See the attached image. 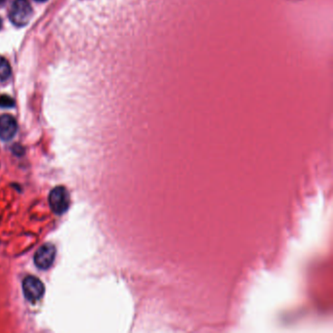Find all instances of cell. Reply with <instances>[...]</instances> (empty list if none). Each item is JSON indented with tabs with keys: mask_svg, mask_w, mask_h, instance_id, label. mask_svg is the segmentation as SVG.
<instances>
[{
	"mask_svg": "<svg viewBox=\"0 0 333 333\" xmlns=\"http://www.w3.org/2000/svg\"><path fill=\"white\" fill-rule=\"evenodd\" d=\"M33 17V8L28 0H16L9 11L10 21L17 27L27 26Z\"/></svg>",
	"mask_w": 333,
	"mask_h": 333,
	"instance_id": "cell-1",
	"label": "cell"
},
{
	"mask_svg": "<svg viewBox=\"0 0 333 333\" xmlns=\"http://www.w3.org/2000/svg\"><path fill=\"white\" fill-rule=\"evenodd\" d=\"M23 292L29 301L35 303L43 297L45 287L40 280L36 277L29 276L23 281Z\"/></svg>",
	"mask_w": 333,
	"mask_h": 333,
	"instance_id": "cell-3",
	"label": "cell"
},
{
	"mask_svg": "<svg viewBox=\"0 0 333 333\" xmlns=\"http://www.w3.org/2000/svg\"><path fill=\"white\" fill-rule=\"evenodd\" d=\"M56 258V247L52 243H45L37 249L35 254V264L40 270H48Z\"/></svg>",
	"mask_w": 333,
	"mask_h": 333,
	"instance_id": "cell-4",
	"label": "cell"
},
{
	"mask_svg": "<svg viewBox=\"0 0 333 333\" xmlns=\"http://www.w3.org/2000/svg\"><path fill=\"white\" fill-rule=\"evenodd\" d=\"M11 75V67L8 61L0 56V81H4L8 79Z\"/></svg>",
	"mask_w": 333,
	"mask_h": 333,
	"instance_id": "cell-6",
	"label": "cell"
},
{
	"mask_svg": "<svg viewBox=\"0 0 333 333\" xmlns=\"http://www.w3.org/2000/svg\"><path fill=\"white\" fill-rule=\"evenodd\" d=\"M36 1H37V2H45V1H47V0H36Z\"/></svg>",
	"mask_w": 333,
	"mask_h": 333,
	"instance_id": "cell-8",
	"label": "cell"
},
{
	"mask_svg": "<svg viewBox=\"0 0 333 333\" xmlns=\"http://www.w3.org/2000/svg\"><path fill=\"white\" fill-rule=\"evenodd\" d=\"M48 201L52 211L55 214L62 215L68 211L71 205V196L66 188L59 186L50 191Z\"/></svg>",
	"mask_w": 333,
	"mask_h": 333,
	"instance_id": "cell-2",
	"label": "cell"
},
{
	"mask_svg": "<svg viewBox=\"0 0 333 333\" xmlns=\"http://www.w3.org/2000/svg\"><path fill=\"white\" fill-rule=\"evenodd\" d=\"M14 105L15 102L11 97L6 95L0 96V108H12Z\"/></svg>",
	"mask_w": 333,
	"mask_h": 333,
	"instance_id": "cell-7",
	"label": "cell"
},
{
	"mask_svg": "<svg viewBox=\"0 0 333 333\" xmlns=\"http://www.w3.org/2000/svg\"><path fill=\"white\" fill-rule=\"evenodd\" d=\"M1 24H2V21L0 20V28H1Z\"/></svg>",
	"mask_w": 333,
	"mask_h": 333,
	"instance_id": "cell-10",
	"label": "cell"
},
{
	"mask_svg": "<svg viewBox=\"0 0 333 333\" xmlns=\"http://www.w3.org/2000/svg\"><path fill=\"white\" fill-rule=\"evenodd\" d=\"M18 130L16 119L9 114L0 116V138L4 141H9L14 138Z\"/></svg>",
	"mask_w": 333,
	"mask_h": 333,
	"instance_id": "cell-5",
	"label": "cell"
},
{
	"mask_svg": "<svg viewBox=\"0 0 333 333\" xmlns=\"http://www.w3.org/2000/svg\"><path fill=\"white\" fill-rule=\"evenodd\" d=\"M4 2H5V0H0V5H1V4H3Z\"/></svg>",
	"mask_w": 333,
	"mask_h": 333,
	"instance_id": "cell-9",
	"label": "cell"
}]
</instances>
